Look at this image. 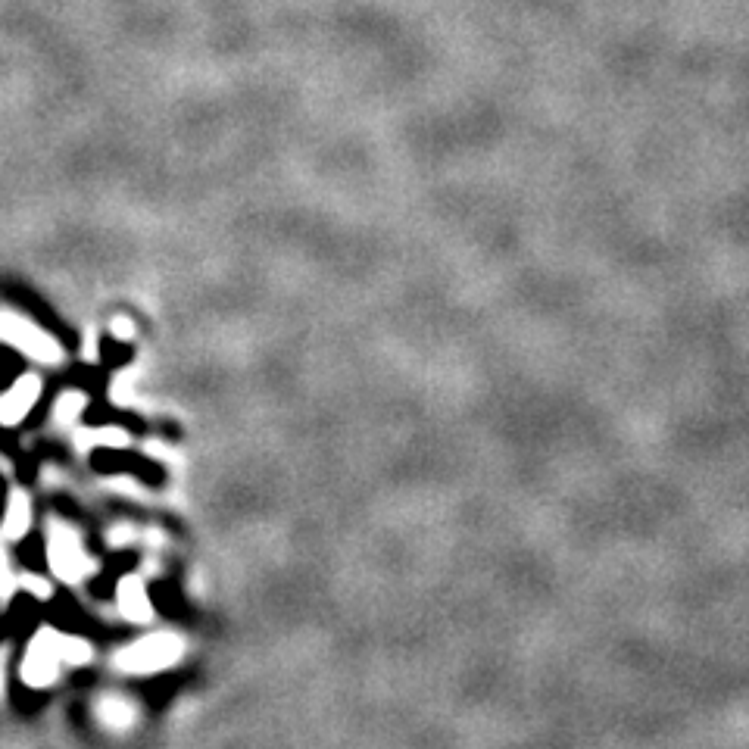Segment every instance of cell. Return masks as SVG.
Wrapping results in <instances>:
<instances>
[{
	"instance_id": "1",
	"label": "cell",
	"mask_w": 749,
	"mask_h": 749,
	"mask_svg": "<svg viewBox=\"0 0 749 749\" xmlns=\"http://www.w3.org/2000/svg\"><path fill=\"white\" fill-rule=\"evenodd\" d=\"M182 647L185 643L175 634H150L132 643V647H125L116 656V665L128 675H153V671H163L182 659Z\"/></svg>"
},
{
	"instance_id": "2",
	"label": "cell",
	"mask_w": 749,
	"mask_h": 749,
	"mask_svg": "<svg viewBox=\"0 0 749 749\" xmlns=\"http://www.w3.org/2000/svg\"><path fill=\"white\" fill-rule=\"evenodd\" d=\"M50 568L63 578V581H82L85 575H91V556L85 553L82 540L75 531H69L66 525H54L50 528V550H47Z\"/></svg>"
},
{
	"instance_id": "3",
	"label": "cell",
	"mask_w": 749,
	"mask_h": 749,
	"mask_svg": "<svg viewBox=\"0 0 749 749\" xmlns=\"http://www.w3.org/2000/svg\"><path fill=\"white\" fill-rule=\"evenodd\" d=\"M63 656H60V634L54 631H41L35 640L29 653H25V662H22V681L29 687H47L54 684L60 668H63Z\"/></svg>"
},
{
	"instance_id": "4",
	"label": "cell",
	"mask_w": 749,
	"mask_h": 749,
	"mask_svg": "<svg viewBox=\"0 0 749 749\" xmlns=\"http://www.w3.org/2000/svg\"><path fill=\"white\" fill-rule=\"evenodd\" d=\"M41 400V378L38 375H22L10 391L0 394V425L16 428Z\"/></svg>"
},
{
	"instance_id": "5",
	"label": "cell",
	"mask_w": 749,
	"mask_h": 749,
	"mask_svg": "<svg viewBox=\"0 0 749 749\" xmlns=\"http://www.w3.org/2000/svg\"><path fill=\"white\" fill-rule=\"evenodd\" d=\"M119 609H122V615L128 618V622H138V625H144L153 618V606H150V597H147L141 578L132 575V578H125L119 584Z\"/></svg>"
},
{
	"instance_id": "6",
	"label": "cell",
	"mask_w": 749,
	"mask_h": 749,
	"mask_svg": "<svg viewBox=\"0 0 749 749\" xmlns=\"http://www.w3.org/2000/svg\"><path fill=\"white\" fill-rule=\"evenodd\" d=\"M29 528H32V506L22 494H13L7 503V515H4V534L19 540Z\"/></svg>"
},
{
	"instance_id": "7",
	"label": "cell",
	"mask_w": 749,
	"mask_h": 749,
	"mask_svg": "<svg viewBox=\"0 0 749 749\" xmlns=\"http://www.w3.org/2000/svg\"><path fill=\"white\" fill-rule=\"evenodd\" d=\"M100 715H103V721H107L110 728H128L135 721V709L128 706L125 700H103L100 703Z\"/></svg>"
},
{
	"instance_id": "8",
	"label": "cell",
	"mask_w": 749,
	"mask_h": 749,
	"mask_svg": "<svg viewBox=\"0 0 749 749\" xmlns=\"http://www.w3.org/2000/svg\"><path fill=\"white\" fill-rule=\"evenodd\" d=\"M82 406H85V397H82V394H66V397H63V403H60V409H57L60 422H69L72 412H75V416H79Z\"/></svg>"
},
{
	"instance_id": "9",
	"label": "cell",
	"mask_w": 749,
	"mask_h": 749,
	"mask_svg": "<svg viewBox=\"0 0 749 749\" xmlns=\"http://www.w3.org/2000/svg\"><path fill=\"white\" fill-rule=\"evenodd\" d=\"M113 334H116V338H132L135 328H132V322H128V319H116L113 322Z\"/></svg>"
},
{
	"instance_id": "10",
	"label": "cell",
	"mask_w": 749,
	"mask_h": 749,
	"mask_svg": "<svg viewBox=\"0 0 749 749\" xmlns=\"http://www.w3.org/2000/svg\"><path fill=\"white\" fill-rule=\"evenodd\" d=\"M0 693H4V665H0Z\"/></svg>"
}]
</instances>
